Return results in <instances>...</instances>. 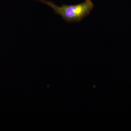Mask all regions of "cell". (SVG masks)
Segmentation results:
<instances>
[{"label": "cell", "instance_id": "obj_1", "mask_svg": "<svg viewBox=\"0 0 131 131\" xmlns=\"http://www.w3.org/2000/svg\"><path fill=\"white\" fill-rule=\"evenodd\" d=\"M48 5L51 8L56 14L60 15L68 23L78 22L88 16L94 7L91 0H85L84 2L76 5L57 6L54 3L46 0H35Z\"/></svg>", "mask_w": 131, "mask_h": 131}]
</instances>
